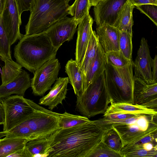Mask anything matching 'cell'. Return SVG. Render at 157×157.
<instances>
[{"mask_svg":"<svg viewBox=\"0 0 157 157\" xmlns=\"http://www.w3.org/2000/svg\"><path fill=\"white\" fill-rule=\"evenodd\" d=\"M107 129L94 121L71 128L58 129L48 157H88L102 141Z\"/></svg>","mask_w":157,"mask_h":157,"instance_id":"cell-1","label":"cell"},{"mask_svg":"<svg viewBox=\"0 0 157 157\" xmlns=\"http://www.w3.org/2000/svg\"><path fill=\"white\" fill-rule=\"evenodd\" d=\"M57 51L45 32L25 34L14 47V56L22 67L34 73L45 63L55 58Z\"/></svg>","mask_w":157,"mask_h":157,"instance_id":"cell-2","label":"cell"},{"mask_svg":"<svg viewBox=\"0 0 157 157\" xmlns=\"http://www.w3.org/2000/svg\"><path fill=\"white\" fill-rule=\"evenodd\" d=\"M69 2L67 0H36L25 26V35L44 32L53 24L66 17Z\"/></svg>","mask_w":157,"mask_h":157,"instance_id":"cell-3","label":"cell"},{"mask_svg":"<svg viewBox=\"0 0 157 157\" xmlns=\"http://www.w3.org/2000/svg\"><path fill=\"white\" fill-rule=\"evenodd\" d=\"M132 62L122 67L106 63L105 82L110 103H127L134 104V75Z\"/></svg>","mask_w":157,"mask_h":157,"instance_id":"cell-4","label":"cell"},{"mask_svg":"<svg viewBox=\"0 0 157 157\" xmlns=\"http://www.w3.org/2000/svg\"><path fill=\"white\" fill-rule=\"evenodd\" d=\"M105 86L104 72L77 96L75 110L88 118L104 114L110 104Z\"/></svg>","mask_w":157,"mask_h":157,"instance_id":"cell-5","label":"cell"},{"mask_svg":"<svg viewBox=\"0 0 157 157\" xmlns=\"http://www.w3.org/2000/svg\"><path fill=\"white\" fill-rule=\"evenodd\" d=\"M33 111L23 121L29 128L34 139L51 135L60 129L59 113L48 110L34 102Z\"/></svg>","mask_w":157,"mask_h":157,"instance_id":"cell-6","label":"cell"},{"mask_svg":"<svg viewBox=\"0 0 157 157\" xmlns=\"http://www.w3.org/2000/svg\"><path fill=\"white\" fill-rule=\"evenodd\" d=\"M111 127L119 135L123 147L157 131V122L155 115H142L138 116L134 123L116 124Z\"/></svg>","mask_w":157,"mask_h":157,"instance_id":"cell-7","label":"cell"},{"mask_svg":"<svg viewBox=\"0 0 157 157\" xmlns=\"http://www.w3.org/2000/svg\"><path fill=\"white\" fill-rule=\"evenodd\" d=\"M5 110L3 131L8 132L25 121L33 111L34 102L17 95L10 96L1 101Z\"/></svg>","mask_w":157,"mask_h":157,"instance_id":"cell-8","label":"cell"},{"mask_svg":"<svg viewBox=\"0 0 157 157\" xmlns=\"http://www.w3.org/2000/svg\"><path fill=\"white\" fill-rule=\"evenodd\" d=\"M60 69V63L56 58L49 60L38 69L31 80L33 94L36 96H43L58 79Z\"/></svg>","mask_w":157,"mask_h":157,"instance_id":"cell-9","label":"cell"},{"mask_svg":"<svg viewBox=\"0 0 157 157\" xmlns=\"http://www.w3.org/2000/svg\"><path fill=\"white\" fill-rule=\"evenodd\" d=\"M3 1V8L1 15L11 46L23 36L20 30L21 24V15L19 13L15 0Z\"/></svg>","mask_w":157,"mask_h":157,"instance_id":"cell-10","label":"cell"},{"mask_svg":"<svg viewBox=\"0 0 157 157\" xmlns=\"http://www.w3.org/2000/svg\"><path fill=\"white\" fill-rule=\"evenodd\" d=\"M78 25L73 17H67L53 24L44 32L53 46L58 50L65 41L72 39Z\"/></svg>","mask_w":157,"mask_h":157,"instance_id":"cell-11","label":"cell"},{"mask_svg":"<svg viewBox=\"0 0 157 157\" xmlns=\"http://www.w3.org/2000/svg\"><path fill=\"white\" fill-rule=\"evenodd\" d=\"M134 104L157 110V83H148L134 76Z\"/></svg>","mask_w":157,"mask_h":157,"instance_id":"cell-12","label":"cell"},{"mask_svg":"<svg viewBox=\"0 0 157 157\" xmlns=\"http://www.w3.org/2000/svg\"><path fill=\"white\" fill-rule=\"evenodd\" d=\"M151 58L147 40L142 37L134 62H132L135 73L134 76L140 78L148 83H157L153 79Z\"/></svg>","mask_w":157,"mask_h":157,"instance_id":"cell-13","label":"cell"},{"mask_svg":"<svg viewBox=\"0 0 157 157\" xmlns=\"http://www.w3.org/2000/svg\"><path fill=\"white\" fill-rule=\"evenodd\" d=\"M127 0H102L94 6V21L97 26L105 23L113 26L118 13Z\"/></svg>","mask_w":157,"mask_h":157,"instance_id":"cell-14","label":"cell"},{"mask_svg":"<svg viewBox=\"0 0 157 157\" xmlns=\"http://www.w3.org/2000/svg\"><path fill=\"white\" fill-rule=\"evenodd\" d=\"M93 19L89 14L86 15L78 25L75 55V61L80 67L83 61L93 31Z\"/></svg>","mask_w":157,"mask_h":157,"instance_id":"cell-15","label":"cell"},{"mask_svg":"<svg viewBox=\"0 0 157 157\" xmlns=\"http://www.w3.org/2000/svg\"><path fill=\"white\" fill-rule=\"evenodd\" d=\"M96 30L98 43L105 53L111 51H120V30L113 26L105 23L97 26Z\"/></svg>","mask_w":157,"mask_h":157,"instance_id":"cell-16","label":"cell"},{"mask_svg":"<svg viewBox=\"0 0 157 157\" xmlns=\"http://www.w3.org/2000/svg\"><path fill=\"white\" fill-rule=\"evenodd\" d=\"M69 82L67 77L58 78L48 94L39 100V104L48 106L51 110L59 104H62L66 98Z\"/></svg>","mask_w":157,"mask_h":157,"instance_id":"cell-17","label":"cell"},{"mask_svg":"<svg viewBox=\"0 0 157 157\" xmlns=\"http://www.w3.org/2000/svg\"><path fill=\"white\" fill-rule=\"evenodd\" d=\"M31 86V79L29 75L23 70L13 80L0 86V100H4L13 94L24 96L26 90Z\"/></svg>","mask_w":157,"mask_h":157,"instance_id":"cell-18","label":"cell"},{"mask_svg":"<svg viewBox=\"0 0 157 157\" xmlns=\"http://www.w3.org/2000/svg\"><path fill=\"white\" fill-rule=\"evenodd\" d=\"M113 113L130 114L136 116L157 115L153 109L137 105L127 103H110L103 116Z\"/></svg>","mask_w":157,"mask_h":157,"instance_id":"cell-19","label":"cell"},{"mask_svg":"<svg viewBox=\"0 0 157 157\" xmlns=\"http://www.w3.org/2000/svg\"><path fill=\"white\" fill-rule=\"evenodd\" d=\"M106 65L105 53L98 43L96 57L84 76V90L104 72Z\"/></svg>","mask_w":157,"mask_h":157,"instance_id":"cell-20","label":"cell"},{"mask_svg":"<svg viewBox=\"0 0 157 157\" xmlns=\"http://www.w3.org/2000/svg\"><path fill=\"white\" fill-rule=\"evenodd\" d=\"M65 70L75 94L79 95L84 91V76L80 67L75 60L71 59L67 62Z\"/></svg>","mask_w":157,"mask_h":157,"instance_id":"cell-21","label":"cell"},{"mask_svg":"<svg viewBox=\"0 0 157 157\" xmlns=\"http://www.w3.org/2000/svg\"><path fill=\"white\" fill-rule=\"evenodd\" d=\"M57 131L49 135L34 139L27 143L25 147L32 157H48L51 151V144Z\"/></svg>","mask_w":157,"mask_h":157,"instance_id":"cell-22","label":"cell"},{"mask_svg":"<svg viewBox=\"0 0 157 157\" xmlns=\"http://www.w3.org/2000/svg\"><path fill=\"white\" fill-rule=\"evenodd\" d=\"M134 7L129 0H127L119 12L113 26L121 31L127 32L132 35L133 11Z\"/></svg>","mask_w":157,"mask_h":157,"instance_id":"cell-23","label":"cell"},{"mask_svg":"<svg viewBox=\"0 0 157 157\" xmlns=\"http://www.w3.org/2000/svg\"><path fill=\"white\" fill-rule=\"evenodd\" d=\"M28 140L7 136L0 139V157H8L10 154L24 148Z\"/></svg>","mask_w":157,"mask_h":157,"instance_id":"cell-24","label":"cell"},{"mask_svg":"<svg viewBox=\"0 0 157 157\" xmlns=\"http://www.w3.org/2000/svg\"><path fill=\"white\" fill-rule=\"evenodd\" d=\"M0 59L4 62L2 67V73L1 75L2 84H7L13 80L21 73L22 67L18 63L12 59L5 58Z\"/></svg>","mask_w":157,"mask_h":157,"instance_id":"cell-25","label":"cell"},{"mask_svg":"<svg viewBox=\"0 0 157 157\" xmlns=\"http://www.w3.org/2000/svg\"><path fill=\"white\" fill-rule=\"evenodd\" d=\"M98 42L96 32L93 31L80 68L85 76L91 64L94 60L97 52Z\"/></svg>","mask_w":157,"mask_h":157,"instance_id":"cell-26","label":"cell"},{"mask_svg":"<svg viewBox=\"0 0 157 157\" xmlns=\"http://www.w3.org/2000/svg\"><path fill=\"white\" fill-rule=\"evenodd\" d=\"M90 7L89 0H75L69 6L68 14L73 17L78 24L86 15L89 14Z\"/></svg>","mask_w":157,"mask_h":157,"instance_id":"cell-27","label":"cell"},{"mask_svg":"<svg viewBox=\"0 0 157 157\" xmlns=\"http://www.w3.org/2000/svg\"><path fill=\"white\" fill-rule=\"evenodd\" d=\"M90 121L85 116L74 115L65 112L60 113L59 126L60 128L66 129L84 124Z\"/></svg>","mask_w":157,"mask_h":157,"instance_id":"cell-28","label":"cell"},{"mask_svg":"<svg viewBox=\"0 0 157 157\" xmlns=\"http://www.w3.org/2000/svg\"><path fill=\"white\" fill-rule=\"evenodd\" d=\"M119 154L121 157H157V151H148L139 146L132 144L124 147Z\"/></svg>","mask_w":157,"mask_h":157,"instance_id":"cell-29","label":"cell"},{"mask_svg":"<svg viewBox=\"0 0 157 157\" xmlns=\"http://www.w3.org/2000/svg\"><path fill=\"white\" fill-rule=\"evenodd\" d=\"M102 142L109 148L119 153L123 148L122 141L119 135L112 127L105 131Z\"/></svg>","mask_w":157,"mask_h":157,"instance_id":"cell-30","label":"cell"},{"mask_svg":"<svg viewBox=\"0 0 157 157\" xmlns=\"http://www.w3.org/2000/svg\"><path fill=\"white\" fill-rule=\"evenodd\" d=\"M11 45L0 15V59H12Z\"/></svg>","mask_w":157,"mask_h":157,"instance_id":"cell-31","label":"cell"},{"mask_svg":"<svg viewBox=\"0 0 157 157\" xmlns=\"http://www.w3.org/2000/svg\"><path fill=\"white\" fill-rule=\"evenodd\" d=\"M132 35L125 31L120 32L119 40L120 51L128 59L132 61Z\"/></svg>","mask_w":157,"mask_h":157,"instance_id":"cell-32","label":"cell"},{"mask_svg":"<svg viewBox=\"0 0 157 157\" xmlns=\"http://www.w3.org/2000/svg\"><path fill=\"white\" fill-rule=\"evenodd\" d=\"M105 54L106 63L114 67H123L132 62L126 58L120 51H110Z\"/></svg>","mask_w":157,"mask_h":157,"instance_id":"cell-33","label":"cell"},{"mask_svg":"<svg viewBox=\"0 0 157 157\" xmlns=\"http://www.w3.org/2000/svg\"><path fill=\"white\" fill-rule=\"evenodd\" d=\"M88 157H121L119 153L109 148L102 141L89 154Z\"/></svg>","mask_w":157,"mask_h":157,"instance_id":"cell-34","label":"cell"},{"mask_svg":"<svg viewBox=\"0 0 157 157\" xmlns=\"http://www.w3.org/2000/svg\"><path fill=\"white\" fill-rule=\"evenodd\" d=\"M138 116L123 120L106 119L102 118L94 121L97 124L108 129L115 125L134 123Z\"/></svg>","mask_w":157,"mask_h":157,"instance_id":"cell-35","label":"cell"},{"mask_svg":"<svg viewBox=\"0 0 157 157\" xmlns=\"http://www.w3.org/2000/svg\"><path fill=\"white\" fill-rule=\"evenodd\" d=\"M136 8L147 16L157 26V5L147 4L136 6Z\"/></svg>","mask_w":157,"mask_h":157,"instance_id":"cell-36","label":"cell"},{"mask_svg":"<svg viewBox=\"0 0 157 157\" xmlns=\"http://www.w3.org/2000/svg\"><path fill=\"white\" fill-rule=\"evenodd\" d=\"M20 14L33 9L36 0H15Z\"/></svg>","mask_w":157,"mask_h":157,"instance_id":"cell-37","label":"cell"},{"mask_svg":"<svg viewBox=\"0 0 157 157\" xmlns=\"http://www.w3.org/2000/svg\"><path fill=\"white\" fill-rule=\"evenodd\" d=\"M137 116H138L130 114L113 113L103 116V118L106 119L123 120Z\"/></svg>","mask_w":157,"mask_h":157,"instance_id":"cell-38","label":"cell"},{"mask_svg":"<svg viewBox=\"0 0 157 157\" xmlns=\"http://www.w3.org/2000/svg\"><path fill=\"white\" fill-rule=\"evenodd\" d=\"M9 157H32V155L25 147L24 148L19 150L10 154Z\"/></svg>","mask_w":157,"mask_h":157,"instance_id":"cell-39","label":"cell"},{"mask_svg":"<svg viewBox=\"0 0 157 157\" xmlns=\"http://www.w3.org/2000/svg\"><path fill=\"white\" fill-rule=\"evenodd\" d=\"M134 6L151 4L157 5V0H129Z\"/></svg>","mask_w":157,"mask_h":157,"instance_id":"cell-40","label":"cell"},{"mask_svg":"<svg viewBox=\"0 0 157 157\" xmlns=\"http://www.w3.org/2000/svg\"><path fill=\"white\" fill-rule=\"evenodd\" d=\"M152 73L154 81L157 82V56L156 55L152 59Z\"/></svg>","mask_w":157,"mask_h":157,"instance_id":"cell-41","label":"cell"},{"mask_svg":"<svg viewBox=\"0 0 157 157\" xmlns=\"http://www.w3.org/2000/svg\"><path fill=\"white\" fill-rule=\"evenodd\" d=\"M5 119V110L4 106L0 100V124H3Z\"/></svg>","mask_w":157,"mask_h":157,"instance_id":"cell-42","label":"cell"},{"mask_svg":"<svg viewBox=\"0 0 157 157\" xmlns=\"http://www.w3.org/2000/svg\"><path fill=\"white\" fill-rule=\"evenodd\" d=\"M100 0H89L90 7L96 6L100 1Z\"/></svg>","mask_w":157,"mask_h":157,"instance_id":"cell-43","label":"cell"},{"mask_svg":"<svg viewBox=\"0 0 157 157\" xmlns=\"http://www.w3.org/2000/svg\"><path fill=\"white\" fill-rule=\"evenodd\" d=\"M3 0H0V15H1L3 8Z\"/></svg>","mask_w":157,"mask_h":157,"instance_id":"cell-44","label":"cell"},{"mask_svg":"<svg viewBox=\"0 0 157 157\" xmlns=\"http://www.w3.org/2000/svg\"><path fill=\"white\" fill-rule=\"evenodd\" d=\"M8 132H0V138L2 137L6 136L8 134Z\"/></svg>","mask_w":157,"mask_h":157,"instance_id":"cell-45","label":"cell"},{"mask_svg":"<svg viewBox=\"0 0 157 157\" xmlns=\"http://www.w3.org/2000/svg\"><path fill=\"white\" fill-rule=\"evenodd\" d=\"M2 70L1 69V67H0V73L1 74V75H2Z\"/></svg>","mask_w":157,"mask_h":157,"instance_id":"cell-46","label":"cell"},{"mask_svg":"<svg viewBox=\"0 0 157 157\" xmlns=\"http://www.w3.org/2000/svg\"><path fill=\"white\" fill-rule=\"evenodd\" d=\"M68 0V1H70L71 0Z\"/></svg>","mask_w":157,"mask_h":157,"instance_id":"cell-47","label":"cell"},{"mask_svg":"<svg viewBox=\"0 0 157 157\" xmlns=\"http://www.w3.org/2000/svg\"><path fill=\"white\" fill-rule=\"evenodd\" d=\"M101 0H100V1H101Z\"/></svg>","mask_w":157,"mask_h":157,"instance_id":"cell-48","label":"cell"}]
</instances>
